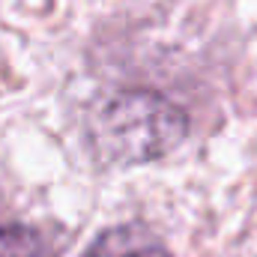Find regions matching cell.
<instances>
[{"label":"cell","mask_w":257,"mask_h":257,"mask_svg":"<svg viewBox=\"0 0 257 257\" xmlns=\"http://www.w3.org/2000/svg\"><path fill=\"white\" fill-rule=\"evenodd\" d=\"M189 135V117L171 99L128 90L108 99L90 126L93 150L108 165H144L177 150Z\"/></svg>","instance_id":"6da1fadb"},{"label":"cell","mask_w":257,"mask_h":257,"mask_svg":"<svg viewBox=\"0 0 257 257\" xmlns=\"http://www.w3.org/2000/svg\"><path fill=\"white\" fill-rule=\"evenodd\" d=\"M0 257H45V242L33 227L0 224Z\"/></svg>","instance_id":"3957f363"},{"label":"cell","mask_w":257,"mask_h":257,"mask_svg":"<svg viewBox=\"0 0 257 257\" xmlns=\"http://www.w3.org/2000/svg\"><path fill=\"white\" fill-rule=\"evenodd\" d=\"M84 257H171L165 245H159L144 227L138 224H120L105 230Z\"/></svg>","instance_id":"7a4b0ae2"}]
</instances>
